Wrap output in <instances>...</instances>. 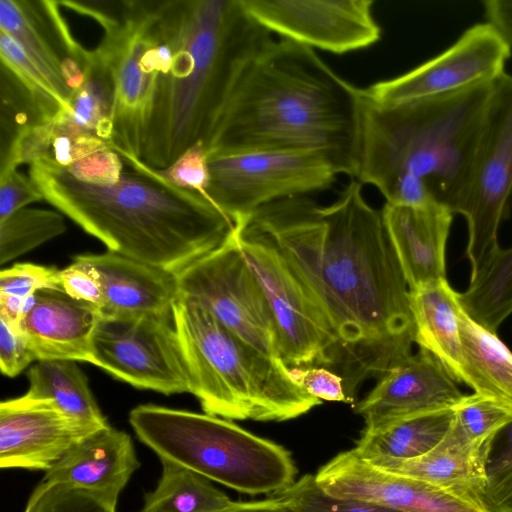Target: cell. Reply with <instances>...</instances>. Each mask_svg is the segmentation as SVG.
I'll use <instances>...</instances> for the list:
<instances>
[{"label":"cell","instance_id":"cell-26","mask_svg":"<svg viewBox=\"0 0 512 512\" xmlns=\"http://www.w3.org/2000/svg\"><path fill=\"white\" fill-rule=\"evenodd\" d=\"M459 325L463 349L464 384L512 413V352L462 307Z\"/></svg>","mask_w":512,"mask_h":512},{"label":"cell","instance_id":"cell-14","mask_svg":"<svg viewBox=\"0 0 512 512\" xmlns=\"http://www.w3.org/2000/svg\"><path fill=\"white\" fill-rule=\"evenodd\" d=\"M247 14L269 32L304 46L343 54L374 45L382 30L373 0H240Z\"/></svg>","mask_w":512,"mask_h":512},{"label":"cell","instance_id":"cell-39","mask_svg":"<svg viewBox=\"0 0 512 512\" xmlns=\"http://www.w3.org/2000/svg\"><path fill=\"white\" fill-rule=\"evenodd\" d=\"M148 0H64L61 7L90 17L103 28V38H113L126 30L147 7Z\"/></svg>","mask_w":512,"mask_h":512},{"label":"cell","instance_id":"cell-16","mask_svg":"<svg viewBox=\"0 0 512 512\" xmlns=\"http://www.w3.org/2000/svg\"><path fill=\"white\" fill-rule=\"evenodd\" d=\"M0 31L10 35L42 70L66 112L82 86L93 50L81 45L55 0H0Z\"/></svg>","mask_w":512,"mask_h":512},{"label":"cell","instance_id":"cell-15","mask_svg":"<svg viewBox=\"0 0 512 512\" xmlns=\"http://www.w3.org/2000/svg\"><path fill=\"white\" fill-rule=\"evenodd\" d=\"M328 494L371 502L401 512H487L476 499L430 482L381 469L352 449L315 475Z\"/></svg>","mask_w":512,"mask_h":512},{"label":"cell","instance_id":"cell-8","mask_svg":"<svg viewBox=\"0 0 512 512\" xmlns=\"http://www.w3.org/2000/svg\"><path fill=\"white\" fill-rule=\"evenodd\" d=\"M208 201L230 221L271 202L326 189L339 174L318 152L259 150L209 156Z\"/></svg>","mask_w":512,"mask_h":512},{"label":"cell","instance_id":"cell-35","mask_svg":"<svg viewBox=\"0 0 512 512\" xmlns=\"http://www.w3.org/2000/svg\"><path fill=\"white\" fill-rule=\"evenodd\" d=\"M288 512H401L371 502L326 493L315 475L306 474L274 495Z\"/></svg>","mask_w":512,"mask_h":512},{"label":"cell","instance_id":"cell-30","mask_svg":"<svg viewBox=\"0 0 512 512\" xmlns=\"http://www.w3.org/2000/svg\"><path fill=\"white\" fill-rule=\"evenodd\" d=\"M459 300L474 320L497 332L512 313V246L499 245L483 259Z\"/></svg>","mask_w":512,"mask_h":512},{"label":"cell","instance_id":"cell-37","mask_svg":"<svg viewBox=\"0 0 512 512\" xmlns=\"http://www.w3.org/2000/svg\"><path fill=\"white\" fill-rule=\"evenodd\" d=\"M24 512H116L98 496L68 483L42 480Z\"/></svg>","mask_w":512,"mask_h":512},{"label":"cell","instance_id":"cell-38","mask_svg":"<svg viewBox=\"0 0 512 512\" xmlns=\"http://www.w3.org/2000/svg\"><path fill=\"white\" fill-rule=\"evenodd\" d=\"M453 410L457 424L479 445H486L496 432L512 420V413L476 393L463 395Z\"/></svg>","mask_w":512,"mask_h":512},{"label":"cell","instance_id":"cell-1","mask_svg":"<svg viewBox=\"0 0 512 512\" xmlns=\"http://www.w3.org/2000/svg\"><path fill=\"white\" fill-rule=\"evenodd\" d=\"M244 230L271 244L335 333L344 387L353 392L412 355L409 288L381 212L351 179L332 204L306 195L262 206Z\"/></svg>","mask_w":512,"mask_h":512},{"label":"cell","instance_id":"cell-20","mask_svg":"<svg viewBox=\"0 0 512 512\" xmlns=\"http://www.w3.org/2000/svg\"><path fill=\"white\" fill-rule=\"evenodd\" d=\"M140 464L131 436L108 424L77 442L45 472L43 480L84 489L116 508Z\"/></svg>","mask_w":512,"mask_h":512},{"label":"cell","instance_id":"cell-10","mask_svg":"<svg viewBox=\"0 0 512 512\" xmlns=\"http://www.w3.org/2000/svg\"><path fill=\"white\" fill-rule=\"evenodd\" d=\"M179 295L205 307L232 333L262 353L280 358L274 320L233 227L215 249L177 273Z\"/></svg>","mask_w":512,"mask_h":512},{"label":"cell","instance_id":"cell-3","mask_svg":"<svg viewBox=\"0 0 512 512\" xmlns=\"http://www.w3.org/2000/svg\"><path fill=\"white\" fill-rule=\"evenodd\" d=\"M363 103L312 48L274 40L243 69L205 149L313 151L356 177Z\"/></svg>","mask_w":512,"mask_h":512},{"label":"cell","instance_id":"cell-31","mask_svg":"<svg viewBox=\"0 0 512 512\" xmlns=\"http://www.w3.org/2000/svg\"><path fill=\"white\" fill-rule=\"evenodd\" d=\"M160 461L157 486L144 495L137 512H216L234 502L204 476L174 462Z\"/></svg>","mask_w":512,"mask_h":512},{"label":"cell","instance_id":"cell-22","mask_svg":"<svg viewBox=\"0 0 512 512\" xmlns=\"http://www.w3.org/2000/svg\"><path fill=\"white\" fill-rule=\"evenodd\" d=\"M383 223L409 289L447 279L446 245L453 213L440 203L422 207L386 203Z\"/></svg>","mask_w":512,"mask_h":512},{"label":"cell","instance_id":"cell-11","mask_svg":"<svg viewBox=\"0 0 512 512\" xmlns=\"http://www.w3.org/2000/svg\"><path fill=\"white\" fill-rule=\"evenodd\" d=\"M90 363L139 389L165 395L190 393L173 311L101 317L92 339Z\"/></svg>","mask_w":512,"mask_h":512},{"label":"cell","instance_id":"cell-34","mask_svg":"<svg viewBox=\"0 0 512 512\" xmlns=\"http://www.w3.org/2000/svg\"><path fill=\"white\" fill-rule=\"evenodd\" d=\"M481 503L487 512H512V420L489 440Z\"/></svg>","mask_w":512,"mask_h":512},{"label":"cell","instance_id":"cell-32","mask_svg":"<svg viewBox=\"0 0 512 512\" xmlns=\"http://www.w3.org/2000/svg\"><path fill=\"white\" fill-rule=\"evenodd\" d=\"M65 230L66 223L59 212L36 208L18 210L0 221V263H8Z\"/></svg>","mask_w":512,"mask_h":512},{"label":"cell","instance_id":"cell-9","mask_svg":"<svg viewBox=\"0 0 512 512\" xmlns=\"http://www.w3.org/2000/svg\"><path fill=\"white\" fill-rule=\"evenodd\" d=\"M246 216L233 222L244 259L254 273L270 308L280 358L287 366L339 363L338 340L324 314L268 242L244 230Z\"/></svg>","mask_w":512,"mask_h":512},{"label":"cell","instance_id":"cell-21","mask_svg":"<svg viewBox=\"0 0 512 512\" xmlns=\"http://www.w3.org/2000/svg\"><path fill=\"white\" fill-rule=\"evenodd\" d=\"M34 294L35 304L20 327L37 361L90 363L94 331L102 317L99 308L57 288L39 289Z\"/></svg>","mask_w":512,"mask_h":512},{"label":"cell","instance_id":"cell-12","mask_svg":"<svg viewBox=\"0 0 512 512\" xmlns=\"http://www.w3.org/2000/svg\"><path fill=\"white\" fill-rule=\"evenodd\" d=\"M512 195V76L494 82L469 190L456 214L468 227L466 257L474 272L497 246L498 230Z\"/></svg>","mask_w":512,"mask_h":512},{"label":"cell","instance_id":"cell-47","mask_svg":"<svg viewBox=\"0 0 512 512\" xmlns=\"http://www.w3.org/2000/svg\"><path fill=\"white\" fill-rule=\"evenodd\" d=\"M42 199L41 192L31 178L17 169L0 175V221Z\"/></svg>","mask_w":512,"mask_h":512},{"label":"cell","instance_id":"cell-46","mask_svg":"<svg viewBox=\"0 0 512 512\" xmlns=\"http://www.w3.org/2000/svg\"><path fill=\"white\" fill-rule=\"evenodd\" d=\"M289 373L296 383L320 400L353 402L345 392L343 377L325 367H292Z\"/></svg>","mask_w":512,"mask_h":512},{"label":"cell","instance_id":"cell-41","mask_svg":"<svg viewBox=\"0 0 512 512\" xmlns=\"http://www.w3.org/2000/svg\"><path fill=\"white\" fill-rule=\"evenodd\" d=\"M59 270L32 263H17L0 272V294L26 297L43 288H58Z\"/></svg>","mask_w":512,"mask_h":512},{"label":"cell","instance_id":"cell-50","mask_svg":"<svg viewBox=\"0 0 512 512\" xmlns=\"http://www.w3.org/2000/svg\"><path fill=\"white\" fill-rule=\"evenodd\" d=\"M216 512H288L282 503L271 496L256 501L233 502L229 507Z\"/></svg>","mask_w":512,"mask_h":512},{"label":"cell","instance_id":"cell-40","mask_svg":"<svg viewBox=\"0 0 512 512\" xmlns=\"http://www.w3.org/2000/svg\"><path fill=\"white\" fill-rule=\"evenodd\" d=\"M155 172L171 185L196 192L208 200L209 157L202 142L189 147L167 168Z\"/></svg>","mask_w":512,"mask_h":512},{"label":"cell","instance_id":"cell-2","mask_svg":"<svg viewBox=\"0 0 512 512\" xmlns=\"http://www.w3.org/2000/svg\"><path fill=\"white\" fill-rule=\"evenodd\" d=\"M154 93L140 161L161 170L208 142L245 66L274 39L240 0L155 1Z\"/></svg>","mask_w":512,"mask_h":512},{"label":"cell","instance_id":"cell-49","mask_svg":"<svg viewBox=\"0 0 512 512\" xmlns=\"http://www.w3.org/2000/svg\"><path fill=\"white\" fill-rule=\"evenodd\" d=\"M35 294L19 297L0 294V314L20 323L35 304Z\"/></svg>","mask_w":512,"mask_h":512},{"label":"cell","instance_id":"cell-43","mask_svg":"<svg viewBox=\"0 0 512 512\" xmlns=\"http://www.w3.org/2000/svg\"><path fill=\"white\" fill-rule=\"evenodd\" d=\"M123 162L113 148H107L63 168L80 182L102 186L120 180L124 172Z\"/></svg>","mask_w":512,"mask_h":512},{"label":"cell","instance_id":"cell-28","mask_svg":"<svg viewBox=\"0 0 512 512\" xmlns=\"http://www.w3.org/2000/svg\"><path fill=\"white\" fill-rule=\"evenodd\" d=\"M114 81L107 62L93 50L82 86L73 94L67 112L54 118L56 134H92L111 145Z\"/></svg>","mask_w":512,"mask_h":512},{"label":"cell","instance_id":"cell-18","mask_svg":"<svg viewBox=\"0 0 512 512\" xmlns=\"http://www.w3.org/2000/svg\"><path fill=\"white\" fill-rule=\"evenodd\" d=\"M153 0L142 15L113 38H102L94 50L107 62L114 81L111 147L121 158L139 159L150 117L155 73L146 72L140 59L148 40Z\"/></svg>","mask_w":512,"mask_h":512},{"label":"cell","instance_id":"cell-17","mask_svg":"<svg viewBox=\"0 0 512 512\" xmlns=\"http://www.w3.org/2000/svg\"><path fill=\"white\" fill-rule=\"evenodd\" d=\"M99 428L62 411L53 400L27 394L0 403V467L51 469Z\"/></svg>","mask_w":512,"mask_h":512},{"label":"cell","instance_id":"cell-48","mask_svg":"<svg viewBox=\"0 0 512 512\" xmlns=\"http://www.w3.org/2000/svg\"><path fill=\"white\" fill-rule=\"evenodd\" d=\"M486 22L491 24L512 49V0L482 1Z\"/></svg>","mask_w":512,"mask_h":512},{"label":"cell","instance_id":"cell-23","mask_svg":"<svg viewBox=\"0 0 512 512\" xmlns=\"http://www.w3.org/2000/svg\"><path fill=\"white\" fill-rule=\"evenodd\" d=\"M79 257L98 273L102 317L171 312L179 297L176 273L113 251Z\"/></svg>","mask_w":512,"mask_h":512},{"label":"cell","instance_id":"cell-29","mask_svg":"<svg viewBox=\"0 0 512 512\" xmlns=\"http://www.w3.org/2000/svg\"><path fill=\"white\" fill-rule=\"evenodd\" d=\"M27 377L28 396L51 399L66 414L90 426L101 428L108 425L86 375L75 361H38L29 369Z\"/></svg>","mask_w":512,"mask_h":512},{"label":"cell","instance_id":"cell-36","mask_svg":"<svg viewBox=\"0 0 512 512\" xmlns=\"http://www.w3.org/2000/svg\"><path fill=\"white\" fill-rule=\"evenodd\" d=\"M1 65L10 70L55 118L66 112L57 91L42 70L7 33L0 31Z\"/></svg>","mask_w":512,"mask_h":512},{"label":"cell","instance_id":"cell-24","mask_svg":"<svg viewBox=\"0 0 512 512\" xmlns=\"http://www.w3.org/2000/svg\"><path fill=\"white\" fill-rule=\"evenodd\" d=\"M485 447L473 442L454 418L445 438L422 456L412 459L374 458L366 461L390 472L461 492L481 503L485 486Z\"/></svg>","mask_w":512,"mask_h":512},{"label":"cell","instance_id":"cell-7","mask_svg":"<svg viewBox=\"0 0 512 512\" xmlns=\"http://www.w3.org/2000/svg\"><path fill=\"white\" fill-rule=\"evenodd\" d=\"M137 438L160 460L249 495H274L291 486L297 468L283 446L228 419L206 413L139 405L129 413Z\"/></svg>","mask_w":512,"mask_h":512},{"label":"cell","instance_id":"cell-25","mask_svg":"<svg viewBox=\"0 0 512 512\" xmlns=\"http://www.w3.org/2000/svg\"><path fill=\"white\" fill-rule=\"evenodd\" d=\"M408 298L415 343L430 353L456 383L464 384L459 292L447 279H440L409 289Z\"/></svg>","mask_w":512,"mask_h":512},{"label":"cell","instance_id":"cell-27","mask_svg":"<svg viewBox=\"0 0 512 512\" xmlns=\"http://www.w3.org/2000/svg\"><path fill=\"white\" fill-rule=\"evenodd\" d=\"M453 420V407L411 415L377 430H362L352 450L364 460L416 458L445 438Z\"/></svg>","mask_w":512,"mask_h":512},{"label":"cell","instance_id":"cell-5","mask_svg":"<svg viewBox=\"0 0 512 512\" xmlns=\"http://www.w3.org/2000/svg\"><path fill=\"white\" fill-rule=\"evenodd\" d=\"M111 185H91L37 161L29 177L44 200L109 251L178 273L218 247L233 222L202 195L177 188L139 159Z\"/></svg>","mask_w":512,"mask_h":512},{"label":"cell","instance_id":"cell-45","mask_svg":"<svg viewBox=\"0 0 512 512\" xmlns=\"http://www.w3.org/2000/svg\"><path fill=\"white\" fill-rule=\"evenodd\" d=\"M112 148L105 140L92 134L66 135L56 134L52 138L46 157V161L60 167H68L89 155Z\"/></svg>","mask_w":512,"mask_h":512},{"label":"cell","instance_id":"cell-13","mask_svg":"<svg viewBox=\"0 0 512 512\" xmlns=\"http://www.w3.org/2000/svg\"><path fill=\"white\" fill-rule=\"evenodd\" d=\"M511 47L489 23H477L449 48L414 69L362 89L380 106H394L436 97L484 82L505 73Z\"/></svg>","mask_w":512,"mask_h":512},{"label":"cell","instance_id":"cell-6","mask_svg":"<svg viewBox=\"0 0 512 512\" xmlns=\"http://www.w3.org/2000/svg\"><path fill=\"white\" fill-rule=\"evenodd\" d=\"M172 311L190 393L204 413L282 422L322 403L292 379L281 358L243 341L197 301L179 295Z\"/></svg>","mask_w":512,"mask_h":512},{"label":"cell","instance_id":"cell-19","mask_svg":"<svg viewBox=\"0 0 512 512\" xmlns=\"http://www.w3.org/2000/svg\"><path fill=\"white\" fill-rule=\"evenodd\" d=\"M463 395L439 362L419 349L383 374L354 410L364 419L363 430L373 431L411 415L453 407Z\"/></svg>","mask_w":512,"mask_h":512},{"label":"cell","instance_id":"cell-33","mask_svg":"<svg viewBox=\"0 0 512 512\" xmlns=\"http://www.w3.org/2000/svg\"><path fill=\"white\" fill-rule=\"evenodd\" d=\"M54 119L25 85L1 65V156L4 159L27 129Z\"/></svg>","mask_w":512,"mask_h":512},{"label":"cell","instance_id":"cell-42","mask_svg":"<svg viewBox=\"0 0 512 512\" xmlns=\"http://www.w3.org/2000/svg\"><path fill=\"white\" fill-rule=\"evenodd\" d=\"M37 358L20 323L0 314V368L8 377L20 374Z\"/></svg>","mask_w":512,"mask_h":512},{"label":"cell","instance_id":"cell-44","mask_svg":"<svg viewBox=\"0 0 512 512\" xmlns=\"http://www.w3.org/2000/svg\"><path fill=\"white\" fill-rule=\"evenodd\" d=\"M58 288L69 296L94 304L100 310L103 292L97 271L78 256L66 268L59 270Z\"/></svg>","mask_w":512,"mask_h":512},{"label":"cell","instance_id":"cell-4","mask_svg":"<svg viewBox=\"0 0 512 512\" xmlns=\"http://www.w3.org/2000/svg\"><path fill=\"white\" fill-rule=\"evenodd\" d=\"M494 82L394 106L363 94L355 178L388 204L440 203L456 214L472 182Z\"/></svg>","mask_w":512,"mask_h":512}]
</instances>
